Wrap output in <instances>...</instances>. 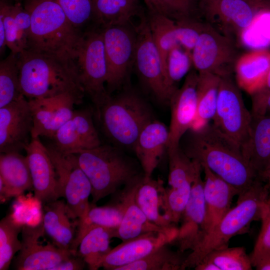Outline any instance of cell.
<instances>
[{
    "instance_id": "cell-1",
    "label": "cell",
    "mask_w": 270,
    "mask_h": 270,
    "mask_svg": "<svg viewBox=\"0 0 270 270\" xmlns=\"http://www.w3.org/2000/svg\"><path fill=\"white\" fill-rule=\"evenodd\" d=\"M180 142L182 143H180V146L188 157L206 166L230 184L237 191L238 196L258 178L241 148L212 123L189 130Z\"/></svg>"
},
{
    "instance_id": "cell-2",
    "label": "cell",
    "mask_w": 270,
    "mask_h": 270,
    "mask_svg": "<svg viewBox=\"0 0 270 270\" xmlns=\"http://www.w3.org/2000/svg\"><path fill=\"white\" fill-rule=\"evenodd\" d=\"M18 64L21 92L28 100L85 94L74 60L24 50L18 54Z\"/></svg>"
},
{
    "instance_id": "cell-3",
    "label": "cell",
    "mask_w": 270,
    "mask_h": 270,
    "mask_svg": "<svg viewBox=\"0 0 270 270\" xmlns=\"http://www.w3.org/2000/svg\"><path fill=\"white\" fill-rule=\"evenodd\" d=\"M31 18L28 48L74 60L82 36L57 0H24Z\"/></svg>"
},
{
    "instance_id": "cell-4",
    "label": "cell",
    "mask_w": 270,
    "mask_h": 270,
    "mask_svg": "<svg viewBox=\"0 0 270 270\" xmlns=\"http://www.w3.org/2000/svg\"><path fill=\"white\" fill-rule=\"evenodd\" d=\"M74 154L91 184L92 204L144 175L140 163L114 146L101 144Z\"/></svg>"
},
{
    "instance_id": "cell-5",
    "label": "cell",
    "mask_w": 270,
    "mask_h": 270,
    "mask_svg": "<svg viewBox=\"0 0 270 270\" xmlns=\"http://www.w3.org/2000/svg\"><path fill=\"white\" fill-rule=\"evenodd\" d=\"M270 194L265 184L258 178L246 191L238 196L236 206L230 208L200 244L187 256L183 270L194 268L207 254L228 246L232 238L247 232L252 222L260 220Z\"/></svg>"
},
{
    "instance_id": "cell-6",
    "label": "cell",
    "mask_w": 270,
    "mask_h": 270,
    "mask_svg": "<svg viewBox=\"0 0 270 270\" xmlns=\"http://www.w3.org/2000/svg\"><path fill=\"white\" fill-rule=\"evenodd\" d=\"M96 108L103 132L122 147L133 148L142 130L154 120L146 102L132 92L110 96Z\"/></svg>"
},
{
    "instance_id": "cell-7",
    "label": "cell",
    "mask_w": 270,
    "mask_h": 270,
    "mask_svg": "<svg viewBox=\"0 0 270 270\" xmlns=\"http://www.w3.org/2000/svg\"><path fill=\"white\" fill-rule=\"evenodd\" d=\"M74 61L79 82L96 106L110 95L106 88L108 68L102 30H92L82 34Z\"/></svg>"
},
{
    "instance_id": "cell-8",
    "label": "cell",
    "mask_w": 270,
    "mask_h": 270,
    "mask_svg": "<svg viewBox=\"0 0 270 270\" xmlns=\"http://www.w3.org/2000/svg\"><path fill=\"white\" fill-rule=\"evenodd\" d=\"M46 148L56 171L59 196L65 199L70 218L78 220L90 208L91 184L74 154L63 152L52 144Z\"/></svg>"
},
{
    "instance_id": "cell-9",
    "label": "cell",
    "mask_w": 270,
    "mask_h": 270,
    "mask_svg": "<svg viewBox=\"0 0 270 270\" xmlns=\"http://www.w3.org/2000/svg\"><path fill=\"white\" fill-rule=\"evenodd\" d=\"M233 74L220 77L212 124L240 148L246 142L252 121L244 103L240 88Z\"/></svg>"
},
{
    "instance_id": "cell-10",
    "label": "cell",
    "mask_w": 270,
    "mask_h": 270,
    "mask_svg": "<svg viewBox=\"0 0 270 270\" xmlns=\"http://www.w3.org/2000/svg\"><path fill=\"white\" fill-rule=\"evenodd\" d=\"M240 56L234 38L208 22L192 51V66L198 73L220 77L233 74Z\"/></svg>"
},
{
    "instance_id": "cell-11",
    "label": "cell",
    "mask_w": 270,
    "mask_h": 270,
    "mask_svg": "<svg viewBox=\"0 0 270 270\" xmlns=\"http://www.w3.org/2000/svg\"><path fill=\"white\" fill-rule=\"evenodd\" d=\"M102 30L108 68L106 88L110 95L121 88L134 66L136 32L131 22Z\"/></svg>"
},
{
    "instance_id": "cell-12",
    "label": "cell",
    "mask_w": 270,
    "mask_h": 270,
    "mask_svg": "<svg viewBox=\"0 0 270 270\" xmlns=\"http://www.w3.org/2000/svg\"><path fill=\"white\" fill-rule=\"evenodd\" d=\"M135 26L136 44L134 66L140 78L160 102L169 103L170 95L168 89L160 53L152 38L147 18L144 12Z\"/></svg>"
},
{
    "instance_id": "cell-13",
    "label": "cell",
    "mask_w": 270,
    "mask_h": 270,
    "mask_svg": "<svg viewBox=\"0 0 270 270\" xmlns=\"http://www.w3.org/2000/svg\"><path fill=\"white\" fill-rule=\"evenodd\" d=\"M202 168L198 162L192 185L190 196L182 214L176 242L178 250H194L206 236V208L204 194Z\"/></svg>"
},
{
    "instance_id": "cell-14",
    "label": "cell",
    "mask_w": 270,
    "mask_h": 270,
    "mask_svg": "<svg viewBox=\"0 0 270 270\" xmlns=\"http://www.w3.org/2000/svg\"><path fill=\"white\" fill-rule=\"evenodd\" d=\"M45 234L42 222L34 226L23 225L22 248L14 262L17 270H52L72 255L54 244L44 245L40 238Z\"/></svg>"
},
{
    "instance_id": "cell-15",
    "label": "cell",
    "mask_w": 270,
    "mask_h": 270,
    "mask_svg": "<svg viewBox=\"0 0 270 270\" xmlns=\"http://www.w3.org/2000/svg\"><path fill=\"white\" fill-rule=\"evenodd\" d=\"M33 118L24 96L0 108V152H20L32 140Z\"/></svg>"
},
{
    "instance_id": "cell-16",
    "label": "cell",
    "mask_w": 270,
    "mask_h": 270,
    "mask_svg": "<svg viewBox=\"0 0 270 270\" xmlns=\"http://www.w3.org/2000/svg\"><path fill=\"white\" fill-rule=\"evenodd\" d=\"M82 99L66 93L50 98L28 100L33 118L32 138L41 136L52 139L58 130L71 118L74 105L80 103Z\"/></svg>"
},
{
    "instance_id": "cell-17",
    "label": "cell",
    "mask_w": 270,
    "mask_h": 270,
    "mask_svg": "<svg viewBox=\"0 0 270 270\" xmlns=\"http://www.w3.org/2000/svg\"><path fill=\"white\" fill-rule=\"evenodd\" d=\"M198 74L191 70L184 84L169 101L171 117L167 150L178 148L184 134L191 128L196 116V86Z\"/></svg>"
},
{
    "instance_id": "cell-18",
    "label": "cell",
    "mask_w": 270,
    "mask_h": 270,
    "mask_svg": "<svg viewBox=\"0 0 270 270\" xmlns=\"http://www.w3.org/2000/svg\"><path fill=\"white\" fill-rule=\"evenodd\" d=\"M202 16L208 22H218L226 32L240 34L260 14V10L244 0H200Z\"/></svg>"
},
{
    "instance_id": "cell-19",
    "label": "cell",
    "mask_w": 270,
    "mask_h": 270,
    "mask_svg": "<svg viewBox=\"0 0 270 270\" xmlns=\"http://www.w3.org/2000/svg\"><path fill=\"white\" fill-rule=\"evenodd\" d=\"M142 176L124 186L114 194L122 204L124 209L122 219L119 226L114 228L113 237L125 241L142 234L152 232H164L176 238L178 229L168 230L150 222L137 204L135 195Z\"/></svg>"
},
{
    "instance_id": "cell-20",
    "label": "cell",
    "mask_w": 270,
    "mask_h": 270,
    "mask_svg": "<svg viewBox=\"0 0 270 270\" xmlns=\"http://www.w3.org/2000/svg\"><path fill=\"white\" fill-rule=\"evenodd\" d=\"M52 140L56 148L70 154L102 144L89 110H74L71 118L58 130Z\"/></svg>"
},
{
    "instance_id": "cell-21",
    "label": "cell",
    "mask_w": 270,
    "mask_h": 270,
    "mask_svg": "<svg viewBox=\"0 0 270 270\" xmlns=\"http://www.w3.org/2000/svg\"><path fill=\"white\" fill-rule=\"evenodd\" d=\"M24 150L35 198L44 204L58 200L57 175L46 146L39 138H32Z\"/></svg>"
},
{
    "instance_id": "cell-22",
    "label": "cell",
    "mask_w": 270,
    "mask_h": 270,
    "mask_svg": "<svg viewBox=\"0 0 270 270\" xmlns=\"http://www.w3.org/2000/svg\"><path fill=\"white\" fill-rule=\"evenodd\" d=\"M176 237L164 232H152L122 241L104 257L99 268L118 270L123 266L140 260L160 246L174 242Z\"/></svg>"
},
{
    "instance_id": "cell-23",
    "label": "cell",
    "mask_w": 270,
    "mask_h": 270,
    "mask_svg": "<svg viewBox=\"0 0 270 270\" xmlns=\"http://www.w3.org/2000/svg\"><path fill=\"white\" fill-rule=\"evenodd\" d=\"M169 128L153 120L142 130L134 146L146 178H150L167 150Z\"/></svg>"
},
{
    "instance_id": "cell-24",
    "label": "cell",
    "mask_w": 270,
    "mask_h": 270,
    "mask_svg": "<svg viewBox=\"0 0 270 270\" xmlns=\"http://www.w3.org/2000/svg\"><path fill=\"white\" fill-rule=\"evenodd\" d=\"M202 166L204 174V194L206 236L230 209L232 198L238 194L232 186L206 166Z\"/></svg>"
},
{
    "instance_id": "cell-25",
    "label": "cell",
    "mask_w": 270,
    "mask_h": 270,
    "mask_svg": "<svg viewBox=\"0 0 270 270\" xmlns=\"http://www.w3.org/2000/svg\"><path fill=\"white\" fill-rule=\"evenodd\" d=\"M32 188L26 156L20 152L0 153V200L18 196Z\"/></svg>"
},
{
    "instance_id": "cell-26",
    "label": "cell",
    "mask_w": 270,
    "mask_h": 270,
    "mask_svg": "<svg viewBox=\"0 0 270 270\" xmlns=\"http://www.w3.org/2000/svg\"><path fill=\"white\" fill-rule=\"evenodd\" d=\"M241 150L258 176L270 162V114L252 118L248 137Z\"/></svg>"
},
{
    "instance_id": "cell-27",
    "label": "cell",
    "mask_w": 270,
    "mask_h": 270,
    "mask_svg": "<svg viewBox=\"0 0 270 270\" xmlns=\"http://www.w3.org/2000/svg\"><path fill=\"white\" fill-rule=\"evenodd\" d=\"M270 69V50L261 49L241 55L234 66L236 80L250 95L263 83Z\"/></svg>"
},
{
    "instance_id": "cell-28",
    "label": "cell",
    "mask_w": 270,
    "mask_h": 270,
    "mask_svg": "<svg viewBox=\"0 0 270 270\" xmlns=\"http://www.w3.org/2000/svg\"><path fill=\"white\" fill-rule=\"evenodd\" d=\"M46 204L42 220L45 234L58 248L70 252L76 234L66 202L58 199Z\"/></svg>"
},
{
    "instance_id": "cell-29",
    "label": "cell",
    "mask_w": 270,
    "mask_h": 270,
    "mask_svg": "<svg viewBox=\"0 0 270 270\" xmlns=\"http://www.w3.org/2000/svg\"><path fill=\"white\" fill-rule=\"evenodd\" d=\"M112 203L96 206L90 203L89 210L84 216L78 220V230L70 247V252L76 255L80 243L84 236L96 226L116 228L120 224L124 214L121 202L116 198Z\"/></svg>"
},
{
    "instance_id": "cell-30",
    "label": "cell",
    "mask_w": 270,
    "mask_h": 270,
    "mask_svg": "<svg viewBox=\"0 0 270 270\" xmlns=\"http://www.w3.org/2000/svg\"><path fill=\"white\" fill-rule=\"evenodd\" d=\"M164 188L161 180H154L152 177L146 178L144 176L136 188V202L152 223L166 230H176L178 228L171 224L160 212L161 194Z\"/></svg>"
},
{
    "instance_id": "cell-31",
    "label": "cell",
    "mask_w": 270,
    "mask_h": 270,
    "mask_svg": "<svg viewBox=\"0 0 270 270\" xmlns=\"http://www.w3.org/2000/svg\"><path fill=\"white\" fill-rule=\"evenodd\" d=\"M140 0H92V17L102 28L130 22L143 12Z\"/></svg>"
},
{
    "instance_id": "cell-32",
    "label": "cell",
    "mask_w": 270,
    "mask_h": 270,
    "mask_svg": "<svg viewBox=\"0 0 270 270\" xmlns=\"http://www.w3.org/2000/svg\"><path fill=\"white\" fill-rule=\"evenodd\" d=\"M198 74L197 113L190 129L200 128L212 120L216 108L220 77L208 72Z\"/></svg>"
},
{
    "instance_id": "cell-33",
    "label": "cell",
    "mask_w": 270,
    "mask_h": 270,
    "mask_svg": "<svg viewBox=\"0 0 270 270\" xmlns=\"http://www.w3.org/2000/svg\"><path fill=\"white\" fill-rule=\"evenodd\" d=\"M114 228L94 227L82 238L76 255L84 260L89 270H98L102 260L112 249L110 243Z\"/></svg>"
},
{
    "instance_id": "cell-34",
    "label": "cell",
    "mask_w": 270,
    "mask_h": 270,
    "mask_svg": "<svg viewBox=\"0 0 270 270\" xmlns=\"http://www.w3.org/2000/svg\"><path fill=\"white\" fill-rule=\"evenodd\" d=\"M146 16L152 40L160 54L166 82L168 56L174 47L180 46L176 34V22L158 12H148Z\"/></svg>"
},
{
    "instance_id": "cell-35",
    "label": "cell",
    "mask_w": 270,
    "mask_h": 270,
    "mask_svg": "<svg viewBox=\"0 0 270 270\" xmlns=\"http://www.w3.org/2000/svg\"><path fill=\"white\" fill-rule=\"evenodd\" d=\"M168 244L160 246L140 260L118 270H182L187 256L178 250H172Z\"/></svg>"
},
{
    "instance_id": "cell-36",
    "label": "cell",
    "mask_w": 270,
    "mask_h": 270,
    "mask_svg": "<svg viewBox=\"0 0 270 270\" xmlns=\"http://www.w3.org/2000/svg\"><path fill=\"white\" fill-rule=\"evenodd\" d=\"M22 95L20 88L18 54L10 52L0 63V108Z\"/></svg>"
},
{
    "instance_id": "cell-37",
    "label": "cell",
    "mask_w": 270,
    "mask_h": 270,
    "mask_svg": "<svg viewBox=\"0 0 270 270\" xmlns=\"http://www.w3.org/2000/svg\"><path fill=\"white\" fill-rule=\"evenodd\" d=\"M169 172L168 183L170 188L182 187L193 181L197 161L191 159L179 146L168 150Z\"/></svg>"
},
{
    "instance_id": "cell-38",
    "label": "cell",
    "mask_w": 270,
    "mask_h": 270,
    "mask_svg": "<svg viewBox=\"0 0 270 270\" xmlns=\"http://www.w3.org/2000/svg\"><path fill=\"white\" fill-rule=\"evenodd\" d=\"M22 225L10 215L0 222V270L8 269L10 262L22 248L18 236L21 232Z\"/></svg>"
},
{
    "instance_id": "cell-39",
    "label": "cell",
    "mask_w": 270,
    "mask_h": 270,
    "mask_svg": "<svg viewBox=\"0 0 270 270\" xmlns=\"http://www.w3.org/2000/svg\"><path fill=\"white\" fill-rule=\"evenodd\" d=\"M192 66L191 52L180 46L170 51L166 63V84L170 96L178 88V84L188 74Z\"/></svg>"
},
{
    "instance_id": "cell-40",
    "label": "cell",
    "mask_w": 270,
    "mask_h": 270,
    "mask_svg": "<svg viewBox=\"0 0 270 270\" xmlns=\"http://www.w3.org/2000/svg\"><path fill=\"white\" fill-rule=\"evenodd\" d=\"M202 259L212 262L220 270H251L252 268L250 255L246 254L244 246H228L214 250Z\"/></svg>"
},
{
    "instance_id": "cell-41",
    "label": "cell",
    "mask_w": 270,
    "mask_h": 270,
    "mask_svg": "<svg viewBox=\"0 0 270 270\" xmlns=\"http://www.w3.org/2000/svg\"><path fill=\"white\" fill-rule=\"evenodd\" d=\"M192 182L176 188H164L162 190V210L164 216L174 225L180 222L190 196Z\"/></svg>"
},
{
    "instance_id": "cell-42",
    "label": "cell",
    "mask_w": 270,
    "mask_h": 270,
    "mask_svg": "<svg viewBox=\"0 0 270 270\" xmlns=\"http://www.w3.org/2000/svg\"><path fill=\"white\" fill-rule=\"evenodd\" d=\"M0 20L4 28L6 46L11 52L17 54L27 49L28 36L20 30L16 22L14 4L0 0Z\"/></svg>"
},
{
    "instance_id": "cell-43",
    "label": "cell",
    "mask_w": 270,
    "mask_h": 270,
    "mask_svg": "<svg viewBox=\"0 0 270 270\" xmlns=\"http://www.w3.org/2000/svg\"><path fill=\"white\" fill-rule=\"evenodd\" d=\"M163 14L175 22L200 20V0H159Z\"/></svg>"
},
{
    "instance_id": "cell-44",
    "label": "cell",
    "mask_w": 270,
    "mask_h": 270,
    "mask_svg": "<svg viewBox=\"0 0 270 270\" xmlns=\"http://www.w3.org/2000/svg\"><path fill=\"white\" fill-rule=\"evenodd\" d=\"M67 18L78 29L92 17V0H57Z\"/></svg>"
},
{
    "instance_id": "cell-45",
    "label": "cell",
    "mask_w": 270,
    "mask_h": 270,
    "mask_svg": "<svg viewBox=\"0 0 270 270\" xmlns=\"http://www.w3.org/2000/svg\"><path fill=\"white\" fill-rule=\"evenodd\" d=\"M206 23L199 20L176 22V31L180 46L192 52Z\"/></svg>"
},
{
    "instance_id": "cell-46",
    "label": "cell",
    "mask_w": 270,
    "mask_h": 270,
    "mask_svg": "<svg viewBox=\"0 0 270 270\" xmlns=\"http://www.w3.org/2000/svg\"><path fill=\"white\" fill-rule=\"evenodd\" d=\"M260 220L261 229L254 249L250 254V258L270 250V194L264 203Z\"/></svg>"
},
{
    "instance_id": "cell-47",
    "label": "cell",
    "mask_w": 270,
    "mask_h": 270,
    "mask_svg": "<svg viewBox=\"0 0 270 270\" xmlns=\"http://www.w3.org/2000/svg\"><path fill=\"white\" fill-rule=\"evenodd\" d=\"M270 94V69L262 85L250 96L252 98V118L264 114L265 104Z\"/></svg>"
},
{
    "instance_id": "cell-48",
    "label": "cell",
    "mask_w": 270,
    "mask_h": 270,
    "mask_svg": "<svg viewBox=\"0 0 270 270\" xmlns=\"http://www.w3.org/2000/svg\"><path fill=\"white\" fill-rule=\"evenodd\" d=\"M86 264L84 260L78 255H72L62 261L52 270H82Z\"/></svg>"
},
{
    "instance_id": "cell-49",
    "label": "cell",
    "mask_w": 270,
    "mask_h": 270,
    "mask_svg": "<svg viewBox=\"0 0 270 270\" xmlns=\"http://www.w3.org/2000/svg\"><path fill=\"white\" fill-rule=\"evenodd\" d=\"M252 267L256 270H270V250L250 258Z\"/></svg>"
},
{
    "instance_id": "cell-50",
    "label": "cell",
    "mask_w": 270,
    "mask_h": 270,
    "mask_svg": "<svg viewBox=\"0 0 270 270\" xmlns=\"http://www.w3.org/2000/svg\"><path fill=\"white\" fill-rule=\"evenodd\" d=\"M148 12L163 14L162 10L159 0H142Z\"/></svg>"
},
{
    "instance_id": "cell-51",
    "label": "cell",
    "mask_w": 270,
    "mask_h": 270,
    "mask_svg": "<svg viewBox=\"0 0 270 270\" xmlns=\"http://www.w3.org/2000/svg\"><path fill=\"white\" fill-rule=\"evenodd\" d=\"M196 270H220L212 262L202 259L194 268Z\"/></svg>"
},
{
    "instance_id": "cell-52",
    "label": "cell",
    "mask_w": 270,
    "mask_h": 270,
    "mask_svg": "<svg viewBox=\"0 0 270 270\" xmlns=\"http://www.w3.org/2000/svg\"><path fill=\"white\" fill-rule=\"evenodd\" d=\"M258 178L265 184L270 194V162Z\"/></svg>"
},
{
    "instance_id": "cell-53",
    "label": "cell",
    "mask_w": 270,
    "mask_h": 270,
    "mask_svg": "<svg viewBox=\"0 0 270 270\" xmlns=\"http://www.w3.org/2000/svg\"><path fill=\"white\" fill-rule=\"evenodd\" d=\"M262 10H270V0H244Z\"/></svg>"
},
{
    "instance_id": "cell-54",
    "label": "cell",
    "mask_w": 270,
    "mask_h": 270,
    "mask_svg": "<svg viewBox=\"0 0 270 270\" xmlns=\"http://www.w3.org/2000/svg\"><path fill=\"white\" fill-rule=\"evenodd\" d=\"M264 114H270V94L266 102Z\"/></svg>"
},
{
    "instance_id": "cell-55",
    "label": "cell",
    "mask_w": 270,
    "mask_h": 270,
    "mask_svg": "<svg viewBox=\"0 0 270 270\" xmlns=\"http://www.w3.org/2000/svg\"><path fill=\"white\" fill-rule=\"evenodd\" d=\"M14 0L16 2H20L22 0Z\"/></svg>"
}]
</instances>
